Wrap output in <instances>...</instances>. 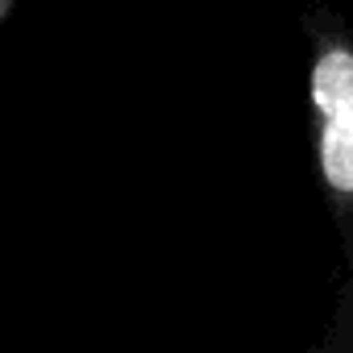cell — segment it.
Returning a JSON list of instances; mask_svg holds the SVG:
<instances>
[{
  "label": "cell",
  "instance_id": "1",
  "mask_svg": "<svg viewBox=\"0 0 353 353\" xmlns=\"http://www.w3.org/2000/svg\"><path fill=\"white\" fill-rule=\"evenodd\" d=\"M312 108L320 117L316 154L332 204L353 212V50L328 46L312 67Z\"/></svg>",
  "mask_w": 353,
  "mask_h": 353
},
{
  "label": "cell",
  "instance_id": "3",
  "mask_svg": "<svg viewBox=\"0 0 353 353\" xmlns=\"http://www.w3.org/2000/svg\"><path fill=\"white\" fill-rule=\"evenodd\" d=\"M5 9H9V0H0V13H5Z\"/></svg>",
  "mask_w": 353,
  "mask_h": 353
},
{
  "label": "cell",
  "instance_id": "4",
  "mask_svg": "<svg viewBox=\"0 0 353 353\" xmlns=\"http://www.w3.org/2000/svg\"><path fill=\"white\" fill-rule=\"evenodd\" d=\"M349 270H353V258H349Z\"/></svg>",
  "mask_w": 353,
  "mask_h": 353
},
{
  "label": "cell",
  "instance_id": "2",
  "mask_svg": "<svg viewBox=\"0 0 353 353\" xmlns=\"http://www.w3.org/2000/svg\"><path fill=\"white\" fill-rule=\"evenodd\" d=\"M316 353H353V270H349V283L336 299V312H332Z\"/></svg>",
  "mask_w": 353,
  "mask_h": 353
}]
</instances>
